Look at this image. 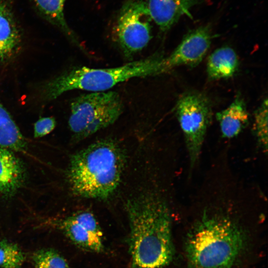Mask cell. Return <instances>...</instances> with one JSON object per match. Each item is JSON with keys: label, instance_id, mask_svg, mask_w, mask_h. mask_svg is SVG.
Listing matches in <instances>:
<instances>
[{"label": "cell", "instance_id": "7", "mask_svg": "<svg viewBox=\"0 0 268 268\" xmlns=\"http://www.w3.org/2000/svg\"><path fill=\"white\" fill-rule=\"evenodd\" d=\"M151 17L146 2L128 0L122 6L117 21L118 42L124 56L131 59L141 51L151 38Z\"/></svg>", "mask_w": 268, "mask_h": 268}, {"label": "cell", "instance_id": "2", "mask_svg": "<svg viewBox=\"0 0 268 268\" xmlns=\"http://www.w3.org/2000/svg\"><path fill=\"white\" fill-rule=\"evenodd\" d=\"M130 228V252L134 268H162L175 255L172 219L164 201L142 195L126 204Z\"/></svg>", "mask_w": 268, "mask_h": 268}, {"label": "cell", "instance_id": "18", "mask_svg": "<svg viewBox=\"0 0 268 268\" xmlns=\"http://www.w3.org/2000/svg\"><path fill=\"white\" fill-rule=\"evenodd\" d=\"M24 260L20 249L6 240L0 242V268H20Z\"/></svg>", "mask_w": 268, "mask_h": 268}, {"label": "cell", "instance_id": "9", "mask_svg": "<svg viewBox=\"0 0 268 268\" xmlns=\"http://www.w3.org/2000/svg\"><path fill=\"white\" fill-rule=\"evenodd\" d=\"M58 224L66 235L78 246L95 252L103 251L102 232L92 213L76 212L60 220Z\"/></svg>", "mask_w": 268, "mask_h": 268}, {"label": "cell", "instance_id": "16", "mask_svg": "<svg viewBox=\"0 0 268 268\" xmlns=\"http://www.w3.org/2000/svg\"><path fill=\"white\" fill-rule=\"evenodd\" d=\"M66 0H33V1L39 12L47 20L58 26L78 44L79 42L76 40L65 18L64 7Z\"/></svg>", "mask_w": 268, "mask_h": 268}, {"label": "cell", "instance_id": "19", "mask_svg": "<svg viewBox=\"0 0 268 268\" xmlns=\"http://www.w3.org/2000/svg\"><path fill=\"white\" fill-rule=\"evenodd\" d=\"M36 268H69L65 260L58 253L53 249H42L33 256Z\"/></svg>", "mask_w": 268, "mask_h": 268}, {"label": "cell", "instance_id": "6", "mask_svg": "<svg viewBox=\"0 0 268 268\" xmlns=\"http://www.w3.org/2000/svg\"><path fill=\"white\" fill-rule=\"evenodd\" d=\"M176 113L185 138L190 164L193 168L200 158L211 122V106L203 95L190 92L180 98Z\"/></svg>", "mask_w": 268, "mask_h": 268}, {"label": "cell", "instance_id": "14", "mask_svg": "<svg viewBox=\"0 0 268 268\" xmlns=\"http://www.w3.org/2000/svg\"><path fill=\"white\" fill-rule=\"evenodd\" d=\"M238 67L239 60L235 51L229 47H223L209 56L207 73L211 80L228 78L235 74Z\"/></svg>", "mask_w": 268, "mask_h": 268}, {"label": "cell", "instance_id": "17", "mask_svg": "<svg viewBox=\"0 0 268 268\" xmlns=\"http://www.w3.org/2000/svg\"><path fill=\"white\" fill-rule=\"evenodd\" d=\"M268 99L266 98L254 114L253 130L260 146L268 151Z\"/></svg>", "mask_w": 268, "mask_h": 268}, {"label": "cell", "instance_id": "12", "mask_svg": "<svg viewBox=\"0 0 268 268\" xmlns=\"http://www.w3.org/2000/svg\"><path fill=\"white\" fill-rule=\"evenodd\" d=\"M223 137L232 138L238 136L247 126L249 114L243 100L237 96L226 109L216 114Z\"/></svg>", "mask_w": 268, "mask_h": 268}, {"label": "cell", "instance_id": "8", "mask_svg": "<svg viewBox=\"0 0 268 268\" xmlns=\"http://www.w3.org/2000/svg\"><path fill=\"white\" fill-rule=\"evenodd\" d=\"M212 39L208 26H201L190 31L179 45L163 61V72L181 66L198 65L207 53Z\"/></svg>", "mask_w": 268, "mask_h": 268}, {"label": "cell", "instance_id": "13", "mask_svg": "<svg viewBox=\"0 0 268 268\" xmlns=\"http://www.w3.org/2000/svg\"><path fill=\"white\" fill-rule=\"evenodd\" d=\"M19 31L9 6L0 0V62L10 58L19 43Z\"/></svg>", "mask_w": 268, "mask_h": 268}, {"label": "cell", "instance_id": "5", "mask_svg": "<svg viewBox=\"0 0 268 268\" xmlns=\"http://www.w3.org/2000/svg\"><path fill=\"white\" fill-rule=\"evenodd\" d=\"M122 99L114 91L84 94L70 104L68 126L77 139H83L114 123L122 114Z\"/></svg>", "mask_w": 268, "mask_h": 268}, {"label": "cell", "instance_id": "4", "mask_svg": "<svg viewBox=\"0 0 268 268\" xmlns=\"http://www.w3.org/2000/svg\"><path fill=\"white\" fill-rule=\"evenodd\" d=\"M164 56L154 54L145 59L112 68H95L83 67L68 71L51 80L46 86V97L54 99L74 89L102 92L119 83L134 77L163 73Z\"/></svg>", "mask_w": 268, "mask_h": 268}, {"label": "cell", "instance_id": "3", "mask_svg": "<svg viewBox=\"0 0 268 268\" xmlns=\"http://www.w3.org/2000/svg\"><path fill=\"white\" fill-rule=\"evenodd\" d=\"M119 145L110 139L94 142L70 158L67 178L75 195L105 200L118 187L125 165Z\"/></svg>", "mask_w": 268, "mask_h": 268}, {"label": "cell", "instance_id": "20", "mask_svg": "<svg viewBox=\"0 0 268 268\" xmlns=\"http://www.w3.org/2000/svg\"><path fill=\"white\" fill-rule=\"evenodd\" d=\"M56 125V120L53 117H43L39 119L34 124V137H41L48 134L54 130Z\"/></svg>", "mask_w": 268, "mask_h": 268}, {"label": "cell", "instance_id": "10", "mask_svg": "<svg viewBox=\"0 0 268 268\" xmlns=\"http://www.w3.org/2000/svg\"><path fill=\"white\" fill-rule=\"evenodd\" d=\"M198 0H148L146 3L151 19L162 32L168 31L183 15L192 18L191 8Z\"/></svg>", "mask_w": 268, "mask_h": 268}, {"label": "cell", "instance_id": "1", "mask_svg": "<svg viewBox=\"0 0 268 268\" xmlns=\"http://www.w3.org/2000/svg\"><path fill=\"white\" fill-rule=\"evenodd\" d=\"M250 243L248 232L235 220L204 212L185 237L186 268H241Z\"/></svg>", "mask_w": 268, "mask_h": 268}, {"label": "cell", "instance_id": "15", "mask_svg": "<svg viewBox=\"0 0 268 268\" xmlns=\"http://www.w3.org/2000/svg\"><path fill=\"white\" fill-rule=\"evenodd\" d=\"M26 146L20 130L0 100V147L22 152Z\"/></svg>", "mask_w": 268, "mask_h": 268}, {"label": "cell", "instance_id": "11", "mask_svg": "<svg viewBox=\"0 0 268 268\" xmlns=\"http://www.w3.org/2000/svg\"><path fill=\"white\" fill-rule=\"evenodd\" d=\"M25 178L21 161L11 150L0 147V195H13L22 187Z\"/></svg>", "mask_w": 268, "mask_h": 268}]
</instances>
